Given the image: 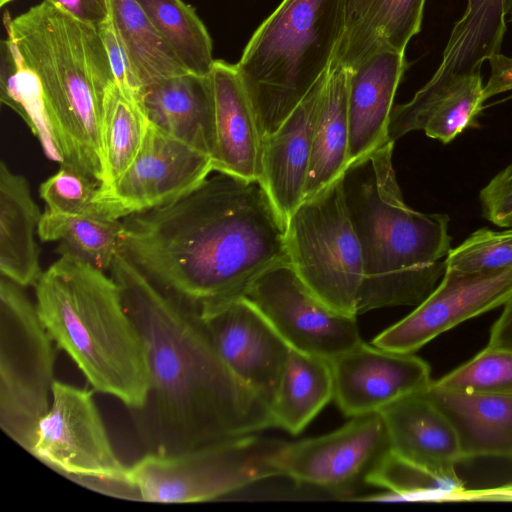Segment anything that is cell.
<instances>
[{"instance_id":"cell-1","label":"cell","mask_w":512,"mask_h":512,"mask_svg":"<svg viewBox=\"0 0 512 512\" xmlns=\"http://www.w3.org/2000/svg\"><path fill=\"white\" fill-rule=\"evenodd\" d=\"M124 219L121 252L200 316L289 261L286 220L260 181L215 172L179 199Z\"/></svg>"},{"instance_id":"cell-2","label":"cell","mask_w":512,"mask_h":512,"mask_svg":"<svg viewBox=\"0 0 512 512\" xmlns=\"http://www.w3.org/2000/svg\"><path fill=\"white\" fill-rule=\"evenodd\" d=\"M109 271L146 349L148 396L133 411L146 452L181 453L274 427L270 404L227 367L198 313L156 287L122 252Z\"/></svg>"},{"instance_id":"cell-3","label":"cell","mask_w":512,"mask_h":512,"mask_svg":"<svg viewBox=\"0 0 512 512\" xmlns=\"http://www.w3.org/2000/svg\"><path fill=\"white\" fill-rule=\"evenodd\" d=\"M394 142L350 166L346 203L363 260L358 314L418 305L443 277L451 249L449 216L422 213L404 201L392 163Z\"/></svg>"},{"instance_id":"cell-4","label":"cell","mask_w":512,"mask_h":512,"mask_svg":"<svg viewBox=\"0 0 512 512\" xmlns=\"http://www.w3.org/2000/svg\"><path fill=\"white\" fill-rule=\"evenodd\" d=\"M7 39L36 79L63 162L101 180V119L116 84L99 28L43 0L4 16Z\"/></svg>"},{"instance_id":"cell-5","label":"cell","mask_w":512,"mask_h":512,"mask_svg":"<svg viewBox=\"0 0 512 512\" xmlns=\"http://www.w3.org/2000/svg\"><path fill=\"white\" fill-rule=\"evenodd\" d=\"M34 287L41 322L92 388L141 409L150 385L146 349L115 280L60 251Z\"/></svg>"},{"instance_id":"cell-6","label":"cell","mask_w":512,"mask_h":512,"mask_svg":"<svg viewBox=\"0 0 512 512\" xmlns=\"http://www.w3.org/2000/svg\"><path fill=\"white\" fill-rule=\"evenodd\" d=\"M348 0H283L235 64L262 141L330 68L344 34Z\"/></svg>"},{"instance_id":"cell-7","label":"cell","mask_w":512,"mask_h":512,"mask_svg":"<svg viewBox=\"0 0 512 512\" xmlns=\"http://www.w3.org/2000/svg\"><path fill=\"white\" fill-rule=\"evenodd\" d=\"M286 442L249 435L175 454L146 452L129 466L137 501L176 504L217 499L254 482L281 476Z\"/></svg>"},{"instance_id":"cell-8","label":"cell","mask_w":512,"mask_h":512,"mask_svg":"<svg viewBox=\"0 0 512 512\" xmlns=\"http://www.w3.org/2000/svg\"><path fill=\"white\" fill-rule=\"evenodd\" d=\"M56 344L24 287L0 280V427L31 454L55 383Z\"/></svg>"},{"instance_id":"cell-9","label":"cell","mask_w":512,"mask_h":512,"mask_svg":"<svg viewBox=\"0 0 512 512\" xmlns=\"http://www.w3.org/2000/svg\"><path fill=\"white\" fill-rule=\"evenodd\" d=\"M286 245L290 264L318 297L341 313L358 315L363 260L343 177L289 216Z\"/></svg>"},{"instance_id":"cell-10","label":"cell","mask_w":512,"mask_h":512,"mask_svg":"<svg viewBox=\"0 0 512 512\" xmlns=\"http://www.w3.org/2000/svg\"><path fill=\"white\" fill-rule=\"evenodd\" d=\"M31 455L83 487L137 501L129 466L115 453L93 393L87 389L55 381Z\"/></svg>"},{"instance_id":"cell-11","label":"cell","mask_w":512,"mask_h":512,"mask_svg":"<svg viewBox=\"0 0 512 512\" xmlns=\"http://www.w3.org/2000/svg\"><path fill=\"white\" fill-rule=\"evenodd\" d=\"M244 296L291 349L331 360L362 341L357 316L341 313L326 304L289 261L263 272Z\"/></svg>"},{"instance_id":"cell-12","label":"cell","mask_w":512,"mask_h":512,"mask_svg":"<svg viewBox=\"0 0 512 512\" xmlns=\"http://www.w3.org/2000/svg\"><path fill=\"white\" fill-rule=\"evenodd\" d=\"M212 172L208 154L150 121L132 164L114 183L98 188L94 202L101 213L126 218L179 199Z\"/></svg>"},{"instance_id":"cell-13","label":"cell","mask_w":512,"mask_h":512,"mask_svg":"<svg viewBox=\"0 0 512 512\" xmlns=\"http://www.w3.org/2000/svg\"><path fill=\"white\" fill-rule=\"evenodd\" d=\"M512 296V266L465 273L446 268L436 288L406 317L378 334L372 344L414 353L460 323L504 305Z\"/></svg>"},{"instance_id":"cell-14","label":"cell","mask_w":512,"mask_h":512,"mask_svg":"<svg viewBox=\"0 0 512 512\" xmlns=\"http://www.w3.org/2000/svg\"><path fill=\"white\" fill-rule=\"evenodd\" d=\"M388 447L379 413L353 417L337 430L286 442L279 455L281 476L297 484L347 492Z\"/></svg>"},{"instance_id":"cell-15","label":"cell","mask_w":512,"mask_h":512,"mask_svg":"<svg viewBox=\"0 0 512 512\" xmlns=\"http://www.w3.org/2000/svg\"><path fill=\"white\" fill-rule=\"evenodd\" d=\"M200 317L227 367L271 405L290 352L271 323L245 296L223 301Z\"/></svg>"},{"instance_id":"cell-16","label":"cell","mask_w":512,"mask_h":512,"mask_svg":"<svg viewBox=\"0 0 512 512\" xmlns=\"http://www.w3.org/2000/svg\"><path fill=\"white\" fill-rule=\"evenodd\" d=\"M334 398L348 417L375 414L431 383L429 365L414 353H402L361 341L330 360Z\"/></svg>"},{"instance_id":"cell-17","label":"cell","mask_w":512,"mask_h":512,"mask_svg":"<svg viewBox=\"0 0 512 512\" xmlns=\"http://www.w3.org/2000/svg\"><path fill=\"white\" fill-rule=\"evenodd\" d=\"M489 99L481 71L430 78L407 103L393 107L388 124V142L422 130L435 140L450 143L477 124Z\"/></svg>"},{"instance_id":"cell-18","label":"cell","mask_w":512,"mask_h":512,"mask_svg":"<svg viewBox=\"0 0 512 512\" xmlns=\"http://www.w3.org/2000/svg\"><path fill=\"white\" fill-rule=\"evenodd\" d=\"M388 447L433 475L455 485L463 461L457 433L426 390L410 394L379 412Z\"/></svg>"},{"instance_id":"cell-19","label":"cell","mask_w":512,"mask_h":512,"mask_svg":"<svg viewBox=\"0 0 512 512\" xmlns=\"http://www.w3.org/2000/svg\"><path fill=\"white\" fill-rule=\"evenodd\" d=\"M210 78L214 97L213 171L261 182L262 137L235 64L215 60Z\"/></svg>"},{"instance_id":"cell-20","label":"cell","mask_w":512,"mask_h":512,"mask_svg":"<svg viewBox=\"0 0 512 512\" xmlns=\"http://www.w3.org/2000/svg\"><path fill=\"white\" fill-rule=\"evenodd\" d=\"M329 69L281 125L262 141L261 183L287 221L304 200L313 130Z\"/></svg>"},{"instance_id":"cell-21","label":"cell","mask_w":512,"mask_h":512,"mask_svg":"<svg viewBox=\"0 0 512 512\" xmlns=\"http://www.w3.org/2000/svg\"><path fill=\"white\" fill-rule=\"evenodd\" d=\"M406 68L405 53L386 51L348 71L347 169L388 143L393 101Z\"/></svg>"},{"instance_id":"cell-22","label":"cell","mask_w":512,"mask_h":512,"mask_svg":"<svg viewBox=\"0 0 512 512\" xmlns=\"http://www.w3.org/2000/svg\"><path fill=\"white\" fill-rule=\"evenodd\" d=\"M426 0H358L347 17L331 67L355 69L369 57L405 53L421 29Z\"/></svg>"},{"instance_id":"cell-23","label":"cell","mask_w":512,"mask_h":512,"mask_svg":"<svg viewBox=\"0 0 512 512\" xmlns=\"http://www.w3.org/2000/svg\"><path fill=\"white\" fill-rule=\"evenodd\" d=\"M140 103L149 120L210 157L214 97L209 75H175L143 88Z\"/></svg>"},{"instance_id":"cell-24","label":"cell","mask_w":512,"mask_h":512,"mask_svg":"<svg viewBox=\"0 0 512 512\" xmlns=\"http://www.w3.org/2000/svg\"><path fill=\"white\" fill-rule=\"evenodd\" d=\"M430 399L452 423L462 459H512V395H477L430 385Z\"/></svg>"},{"instance_id":"cell-25","label":"cell","mask_w":512,"mask_h":512,"mask_svg":"<svg viewBox=\"0 0 512 512\" xmlns=\"http://www.w3.org/2000/svg\"><path fill=\"white\" fill-rule=\"evenodd\" d=\"M42 217L26 178L0 164V271L22 287L35 286L43 271L35 233Z\"/></svg>"},{"instance_id":"cell-26","label":"cell","mask_w":512,"mask_h":512,"mask_svg":"<svg viewBox=\"0 0 512 512\" xmlns=\"http://www.w3.org/2000/svg\"><path fill=\"white\" fill-rule=\"evenodd\" d=\"M348 70L329 68L316 117L304 200L341 179L347 170L349 152ZM303 200V201H304Z\"/></svg>"},{"instance_id":"cell-27","label":"cell","mask_w":512,"mask_h":512,"mask_svg":"<svg viewBox=\"0 0 512 512\" xmlns=\"http://www.w3.org/2000/svg\"><path fill=\"white\" fill-rule=\"evenodd\" d=\"M333 398L330 360L290 348L270 405L274 427L298 435Z\"/></svg>"},{"instance_id":"cell-28","label":"cell","mask_w":512,"mask_h":512,"mask_svg":"<svg viewBox=\"0 0 512 512\" xmlns=\"http://www.w3.org/2000/svg\"><path fill=\"white\" fill-rule=\"evenodd\" d=\"M439 67L431 78L481 71L484 61L500 53L512 0H466Z\"/></svg>"},{"instance_id":"cell-29","label":"cell","mask_w":512,"mask_h":512,"mask_svg":"<svg viewBox=\"0 0 512 512\" xmlns=\"http://www.w3.org/2000/svg\"><path fill=\"white\" fill-rule=\"evenodd\" d=\"M123 232V221L101 212L64 214L45 209L37 234L42 241H59L60 251H69L105 271L121 252Z\"/></svg>"},{"instance_id":"cell-30","label":"cell","mask_w":512,"mask_h":512,"mask_svg":"<svg viewBox=\"0 0 512 512\" xmlns=\"http://www.w3.org/2000/svg\"><path fill=\"white\" fill-rule=\"evenodd\" d=\"M110 19L142 88L189 72L136 0H110Z\"/></svg>"},{"instance_id":"cell-31","label":"cell","mask_w":512,"mask_h":512,"mask_svg":"<svg viewBox=\"0 0 512 512\" xmlns=\"http://www.w3.org/2000/svg\"><path fill=\"white\" fill-rule=\"evenodd\" d=\"M150 120L141 103L124 95L117 84L106 93L101 119V180L114 183L136 158Z\"/></svg>"},{"instance_id":"cell-32","label":"cell","mask_w":512,"mask_h":512,"mask_svg":"<svg viewBox=\"0 0 512 512\" xmlns=\"http://www.w3.org/2000/svg\"><path fill=\"white\" fill-rule=\"evenodd\" d=\"M184 67L209 75L215 59L212 39L194 8L183 0H136Z\"/></svg>"},{"instance_id":"cell-33","label":"cell","mask_w":512,"mask_h":512,"mask_svg":"<svg viewBox=\"0 0 512 512\" xmlns=\"http://www.w3.org/2000/svg\"><path fill=\"white\" fill-rule=\"evenodd\" d=\"M0 99L24 120L39 140L46 157L61 164L63 157L40 87L21 64L8 39L1 41Z\"/></svg>"},{"instance_id":"cell-34","label":"cell","mask_w":512,"mask_h":512,"mask_svg":"<svg viewBox=\"0 0 512 512\" xmlns=\"http://www.w3.org/2000/svg\"><path fill=\"white\" fill-rule=\"evenodd\" d=\"M364 482L386 489L394 499L459 496L463 487L443 480L387 447L364 476Z\"/></svg>"},{"instance_id":"cell-35","label":"cell","mask_w":512,"mask_h":512,"mask_svg":"<svg viewBox=\"0 0 512 512\" xmlns=\"http://www.w3.org/2000/svg\"><path fill=\"white\" fill-rule=\"evenodd\" d=\"M432 385L477 395H512V350L487 346Z\"/></svg>"},{"instance_id":"cell-36","label":"cell","mask_w":512,"mask_h":512,"mask_svg":"<svg viewBox=\"0 0 512 512\" xmlns=\"http://www.w3.org/2000/svg\"><path fill=\"white\" fill-rule=\"evenodd\" d=\"M446 268L465 273H483L512 266V227L501 231L480 228L445 258Z\"/></svg>"},{"instance_id":"cell-37","label":"cell","mask_w":512,"mask_h":512,"mask_svg":"<svg viewBox=\"0 0 512 512\" xmlns=\"http://www.w3.org/2000/svg\"><path fill=\"white\" fill-rule=\"evenodd\" d=\"M99 183L87 174L68 165L41 183L40 197L46 210L64 214L100 212L94 200Z\"/></svg>"},{"instance_id":"cell-38","label":"cell","mask_w":512,"mask_h":512,"mask_svg":"<svg viewBox=\"0 0 512 512\" xmlns=\"http://www.w3.org/2000/svg\"><path fill=\"white\" fill-rule=\"evenodd\" d=\"M479 201L484 218L499 227H512V163L481 189Z\"/></svg>"},{"instance_id":"cell-39","label":"cell","mask_w":512,"mask_h":512,"mask_svg":"<svg viewBox=\"0 0 512 512\" xmlns=\"http://www.w3.org/2000/svg\"><path fill=\"white\" fill-rule=\"evenodd\" d=\"M99 31L118 88L127 97L140 102L142 85L111 19L101 25Z\"/></svg>"},{"instance_id":"cell-40","label":"cell","mask_w":512,"mask_h":512,"mask_svg":"<svg viewBox=\"0 0 512 512\" xmlns=\"http://www.w3.org/2000/svg\"><path fill=\"white\" fill-rule=\"evenodd\" d=\"M74 18L99 28L110 19V0H46Z\"/></svg>"},{"instance_id":"cell-41","label":"cell","mask_w":512,"mask_h":512,"mask_svg":"<svg viewBox=\"0 0 512 512\" xmlns=\"http://www.w3.org/2000/svg\"><path fill=\"white\" fill-rule=\"evenodd\" d=\"M488 61L491 65V75L485 89L488 97L491 98L512 89V58L499 53Z\"/></svg>"},{"instance_id":"cell-42","label":"cell","mask_w":512,"mask_h":512,"mask_svg":"<svg viewBox=\"0 0 512 512\" xmlns=\"http://www.w3.org/2000/svg\"><path fill=\"white\" fill-rule=\"evenodd\" d=\"M503 306L501 315L491 328L487 346L512 350V296Z\"/></svg>"},{"instance_id":"cell-43","label":"cell","mask_w":512,"mask_h":512,"mask_svg":"<svg viewBox=\"0 0 512 512\" xmlns=\"http://www.w3.org/2000/svg\"><path fill=\"white\" fill-rule=\"evenodd\" d=\"M358 0H348V14L354 8Z\"/></svg>"},{"instance_id":"cell-44","label":"cell","mask_w":512,"mask_h":512,"mask_svg":"<svg viewBox=\"0 0 512 512\" xmlns=\"http://www.w3.org/2000/svg\"><path fill=\"white\" fill-rule=\"evenodd\" d=\"M11 1H13V0H0V6L2 7L4 5L10 3Z\"/></svg>"},{"instance_id":"cell-45","label":"cell","mask_w":512,"mask_h":512,"mask_svg":"<svg viewBox=\"0 0 512 512\" xmlns=\"http://www.w3.org/2000/svg\"><path fill=\"white\" fill-rule=\"evenodd\" d=\"M509 21L512 22V8H511V11L509 13Z\"/></svg>"}]
</instances>
